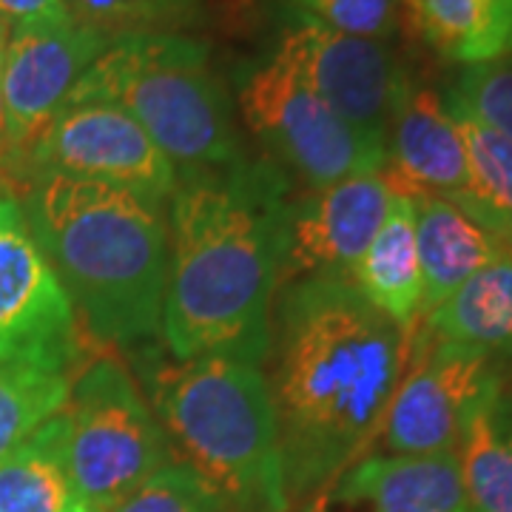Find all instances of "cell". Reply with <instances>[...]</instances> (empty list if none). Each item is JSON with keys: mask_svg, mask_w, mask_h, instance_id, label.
Masks as SVG:
<instances>
[{"mask_svg": "<svg viewBox=\"0 0 512 512\" xmlns=\"http://www.w3.org/2000/svg\"><path fill=\"white\" fill-rule=\"evenodd\" d=\"M271 345L288 493H313L376 444L410 365L413 330L376 311L350 276H305L279 299Z\"/></svg>", "mask_w": 512, "mask_h": 512, "instance_id": "1", "label": "cell"}, {"mask_svg": "<svg viewBox=\"0 0 512 512\" xmlns=\"http://www.w3.org/2000/svg\"><path fill=\"white\" fill-rule=\"evenodd\" d=\"M291 185L274 160L180 177L168 211L163 333L168 353L237 356L262 365L271 350L285 274Z\"/></svg>", "mask_w": 512, "mask_h": 512, "instance_id": "2", "label": "cell"}, {"mask_svg": "<svg viewBox=\"0 0 512 512\" xmlns=\"http://www.w3.org/2000/svg\"><path fill=\"white\" fill-rule=\"evenodd\" d=\"M20 205L77 319L97 339L137 345L160 336L168 222L157 202L117 185L40 177Z\"/></svg>", "mask_w": 512, "mask_h": 512, "instance_id": "3", "label": "cell"}, {"mask_svg": "<svg viewBox=\"0 0 512 512\" xmlns=\"http://www.w3.org/2000/svg\"><path fill=\"white\" fill-rule=\"evenodd\" d=\"M151 410L171 450L231 512H285L291 504L271 384L262 365L197 356L154 365Z\"/></svg>", "mask_w": 512, "mask_h": 512, "instance_id": "4", "label": "cell"}, {"mask_svg": "<svg viewBox=\"0 0 512 512\" xmlns=\"http://www.w3.org/2000/svg\"><path fill=\"white\" fill-rule=\"evenodd\" d=\"M69 103L123 109L174 163L180 177L245 157L231 97L202 40L185 35L117 37L89 66Z\"/></svg>", "mask_w": 512, "mask_h": 512, "instance_id": "5", "label": "cell"}, {"mask_svg": "<svg viewBox=\"0 0 512 512\" xmlns=\"http://www.w3.org/2000/svg\"><path fill=\"white\" fill-rule=\"evenodd\" d=\"M63 419L66 467L89 512L114 510L174 461L163 424L117 359L80 370Z\"/></svg>", "mask_w": 512, "mask_h": 512, "instance_id": "6", "label": "cell"}, {"mask_svg": "<svg viewBox=\"0 0 512 512\" xmlns=\"http://www.w3.org/2000/svg\"><path fill=\"white\" fill-rule=\"evenodd\" d=\"M237 97L242 120L271 151V160L311 191L348 177L382 174L384 148L367 143L276 57L242 72Z\"/></svg>", "mask_w": 512, "mask_h": 512, "instance_id": "7", "label": "cell"}, {"mask_svg": "<svg viewBox=\"0 0 512 512\" xmlns=\"http://www.w3.org/2000/svg\"><path fill=\"white\" fill-rule=\"evenodd\" d=\"M80 319L29 231L20 197L0 200V365L72 379Z\"/></svg>", "mask_w": 512, "mask_h": 512, "instance_id": "8", "label": "cell"}, {"mask_svg": "<svg viewBox=\"0 0 512 512\" xmlns=\"http://www.w3.org/2000/svg\"><path fill=\"white\" fill-rule=\"evenodd\" d=\"M26 188L40 177H69L134 191L163 205L180 174L126 111L109 103H69L40 131L23 160Z\"/></svg>", "mask_w": 512, "mask_h": 512, "instance_id": "9", "label": "cell"}, {"mask_svg": "<svg viewBox=\"0 0 512 512\" xmlns=\"http://www.w3.org/2000/svg\"><path fill=\"white\" fill-rule=\"evenodd\" d=\"M501 379L493 356L436 339L416 325L410 365L376 441L390 456L456 453L473 410Z\"/></svg>", "mask_w": 512, "mask_h": 512, "instance_id": "10", "label": "cell"}, {"mask_svg": "<svg viewBox=\"0 0 512 512\" xmlns=\"http://www.w3.org/2000/svg\"><path fill=\"white\" fill-rule=\"evenodd\" d=\"M271 57L288 66L367 143L387 154L393 114L410 89V77L387 43L293 20Z\"/></svg>", "mask_w": 512, "mask_h": 512, "instance_id": "11", "label": "cell"}, {"mask_svg": "<svg viewBox=\"0 0 512 512\" xmlns=\"http://www.w3.org/2000/svg\"><path fill=\"white\" fill-rule=\"evenodd\" d=\"M111 40L80 23L9 26L0 60V97L9 154L23 177V160L40 131L66 106L77 80ZM26 183V177H23Z\"/></svg>", "mask_w": 512, "mask_h": 512, "instance_id": "12", "label": "cell"}, {"mask_svg": "<svg viewBox=\"0 0 512 512\" xmlns=\"http://www.w3.org/2000/svg\"><path fill=\"white\" fill-rule=\"evenodd\" d=\"M390 200L393 191L382 174H362L291 202L285 274L350 276Z\"/></svg>", "mask_w": 512, "mask_h": 512, "instance_id": "13", "label": "cell"}, {"mask_svg": "<svg viewBox=\"0 0 512 512\" xmlns=\"http://www.w3.org/2000/svg\"><path fill=\"white\" fill-rule=\"evenodd\" d=\"M384 183L393 194H436L456 200L467 188V151L444 97L413 86L404 94L387 131Z\"/></svg>", "mask_w": 512, "mask_h": 512, "instance_id": "14", "label": "cell"}, {"mask_svg": "<svg viewBox=\"0 0 512 512\" xmlns=\"http://www.w3.org/2000/svg\"><path fill=\"white\" fill-rule=\"evenodd\" d=\"M336 495L370 512H473L456 453L365 456L342 473Z\"/></svg>", "mask_w": 512, "mask_h": 512, "instance_id": "15", "label": "cell"}, {"mask_svg": "<svg viewBox=\"0 0 512 512\" xmlns=\"http://www.w3.org/2000/svg\"><path fill=\"white\" fill-rule=\"evenodd\" d=\"M421 268V316L439 308L481 268L512 256L501 239L436 194L413 197Z\"/></svg>", "mask_w": 512, "mask_h": 512, "instance_id": "16", "label": "cell"}, {"mask_svg": "<svg viewBox=\"0 0 512 512\" xmlns=\"http://www.w3.org/2000/svg\"><path fill=\"white\" fill-rule=\"evenodd\" d=\"M350 282L367 302L399 328L413 330L421 319V268L416 248L413 197L393 194L379 231L356 259Z\"/></svg>", "mask_w": 512, "mask_h": 512, "instance_id": "17", "label": "cell"}, {"mask_svg": "<svg viewBox=\"0 0 512 512\" xmlns=\"http://www.w3.org/2000/svg\"><path fill=\"white\" fill-rule=\"evenodd\" d=\"M404 12L450 63L470 69L512 55V0H404Z\"/></svg>", "mask_w": 512, "mask_h": 512, "instance_id": "18", "label": "cell"}, {"mask_svg": "<svg viewBox=\"0 0 512 512\" xmlns=\"http://www.w3.org/2000/svg\"><path fill=\"white\" fill-rule=\"evenodd\" d=\"M430 336L487 356H512V256L473 274L439 308L421 316Z\"/></svg>", "mask_w": 512, "mask_h": 512, "instance_id": "19", "label": "cell"}, {"mask_svg": "<svg viewBox=\"0 0 512 512\" xmlns=\"http://www.w3.org/2000/svg\"><path fill=\"white\" fill-rule=\"evenodd\" d=\"M0 512H89L66 467L63 413L0 458Z\"/></svg>", "mask_w": 512, "mask_h": 512, "instance_id": "20", "label": "cell"}, {"mask_svg": "<svg viewBox=\"0 0 512 512\" xmlns=\"http://www.w3.org/2000/svg\"><path fill=\"white\" fill-rule=\"evenodd\" d=\"M473 512H512V396L504 379L481 399L456 447Z\"/></svg>", "mask_w": 512, "mask_h": 512, "instance_id": "21", "label": "cell"}, {"mask_svg": "<svg viewBox=\"0 0 512 512\" xmlns=\"http://www.w3.org/2000/svg\"><path fill=\"white\" fill-rule=\"evenodd\" d=\"M467 151V188L450 200L512 254V143L444 97Z\"/></svg>", "mask_w": 512, "mask_h": 512, "instance_id": "22", "label": "cell"}, {"mask_svg": "<svg viewBox=\"0 0 512 512\" xmlns=\"http://www.w3.org/2000/svg\"><path fill=\"white\" fill-rule=\"evenodd\" d=\"M69 390V376L0 365V458L29 439L37 427L60 416Z\"/></svg>", "mask_w": 512, "mask_h": 512, "instance_id": "23", "label": "cell"}, {"mask_svg": "<svg viewBox=\"0 0 512 512\" xmlns=\"http://www.w3.org/2000/svg\"><path fill=\"white\" fill-rule=\"evenodd\" d=\"M74 23L109 40L180 35L202 18V0H63Z\"/></svg>", "mask_w": 512, "mask_h": 512, "instance_id": "24", "label": "cell"}, {"mask_svg": "<svg viewBox=\"0 0 512 512\" xmlns=\"http://www.w3.org/2000/svg\"><path fill=\"white\" fill-rule=\"evenodd\" d=\"M293 20L316 23L330 32L390 40L399 32L404 0H274Z\"/></svg>", "mask_w": 512, "mask_h": 512, "instance_id": "25", "label": "cell"}, {"mask_svg": "<svg viewBox=\"0 0 512 512\" xmlns=\"http://www.w3.org/2000/svg\"><path fill=\"white\" fill-rule=\"evenodd\" d=\"M109 512H231L188 464L171 461Z\"/></svg>", "mask_w": 512, "mask_h": 512, "instance_id": "26", "label": "cell"}, {"mask_svg": "<svg viewBox=\"0 0 512 512\" xmlns=\"http://www.w3.org/2000/svg\"><path fill=\"white\" fill-rule=\"evenodd\" d=\"M447 100L470 111L512 143V55L487 66L464 69Z\"/></svg>", "mask_w": 512, "mask_h": 512, "instance_id": "27", "label": "cell"}, {"mask_svg": "<svg viewBox=\"0 0 512 512\" xmlns=\"http://www.w3.org/2000/svg\"><path fill=\"white\" fill-rule=\"evenodd\" d=\"M0 18L9 26L72 23V15L63 0H0Z\"/></svg>", "mask_w": 512, "mask_h": 512, "instance_id": "28", "label": "cell"}, {"mask_svg": "<svg viewBox=\"0 0 512 512\" xmlns=\"http://www.w3.org/2000/svg\"><path fill=\"white\" fill-rule=\"evenodd\" d=\"M20 191H26L23 177L18 174L15 163L6 154H0V200L3 197H18Z\"/></svg>", "mask_w": 512, "mask_h": 512, "instance_id": "29", "label": "cell"}, {"mask_svg": "<svg viewBox=\"0 0 512 512\" xmlns=\"http://www.w3.org/2000/svg\"><path fill=\"white\" fill-rule=\"evenodd\" d=\"M6 37H9V23L0 18V60H3V46H6ZM0 154H6V157L12 160V154H9V137H6V117H3V97H0ZM12 163H15V160H12ZM15 168H18V165H15Z\"/></svg>", "mask_w": 512, "mask_h": 512, "instance_id": "30", "label": "cell"}, {"mask_svg": "<svg viewBox=\"0 0 512 512\" xmlns=\"http://www.w3.org/2000/svg\"><path fill=\"white\" fill-rule=\"evenodd\" d=\"M305 512H330V507H328V501H325V498H319V501H313L311 507H308Z\"/></svg>", "mask_w": 512, "mask_h": 512, "instance_id": "31", "label": "cell"}, {"mask_svg": "<svg viewBox=\"0 0 512 512\" xmlns=\"http://www.w3.org/2000/svg\"><path fill=\"white\" fill-rule=\"evenodd\" d=\"M510 396H512V390H510Z\"/></svg>", "mask_w": 512, "mask_h": 512, "instance_id": "32", "label": "cell"}]
</instances>
